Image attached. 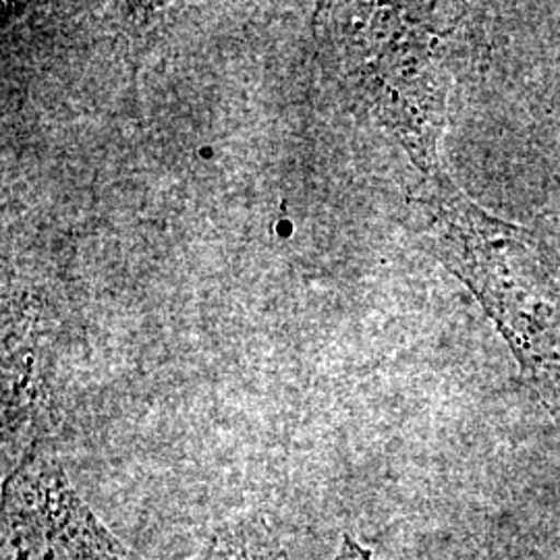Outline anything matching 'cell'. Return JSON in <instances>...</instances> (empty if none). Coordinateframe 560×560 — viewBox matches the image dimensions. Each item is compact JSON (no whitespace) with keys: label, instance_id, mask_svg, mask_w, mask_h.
<instances>
[{"label":"cell","instance_id":"cell-1","mask_svg":"<svg viewBox=\"0 0 560 560\" xmlns=\"http://www.w3.org/2000/svg\"><path fill=\"white\" fill-rule=\"evenodd\" d=\"M347 57V80L382 122L409 148L423 166L434 156V140L442 117V96L434 71L421 46L402 30L390 40L376 38L372 23L349 27L342 42Z\"/></svg>","mask_w":560,"mask_h":560},{"label":"cell","instance_id":"cell-2","mask_svg":"<svg viewBox=\"0 0 560 560\" xmlns=\"http://www.w3.org/2000/svg\"><path fill=\"white\" fill-rule=\"evenodd\" d=\"M38 513L11 511L15 560H120L122 550L57 476L40 478ZM15 506V504H13Z\"/></svg>","mask_w":560,"mask_h":560},{"label":"cell","instance_id":"cell-3","mask_svg":"<svg viewBox=\"0 0 560 560\" xmlns=\"http://www.w3.org/2000/svg\"><path fill=\"white\" fill-rule=\"evenodd\" d=\"M198 560H289V557L260 525H241L222 532ZM335 560H370V552L347 538Z\"/></svg>","mask_w":560,"mask_h":560}]
</instances>
